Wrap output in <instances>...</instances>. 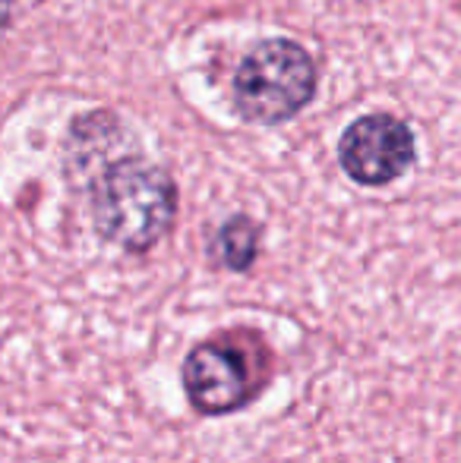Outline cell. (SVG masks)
<instances>
[{"instance_id":"2","label":"cell","mask_w":461,"mask_h":463,"mask_svg":"<svg viewBox=\"0 0 461 463\" xmlns=\"http://www.w3.org/2000/svg\"><path fill=\"white\" fill-rule=\"evenodd\" d=\"M316 63L291 38H269L256 44L234 73V108L259 127L297 117L316 95Z\"/></svg>"},{"instance_id":"5","label":"cell","mask_w":461,"mask_h":463,"mask_svg":"<svg viewBox=\"0 0 461 463\" xmlns=\"http://www.w3.org/2000/svg\"><path fill=\"white\" fill-rule=\"evenodd\" d=\"M209 256L218 269L244 275L256 265L259 256V224L250 214H234L216 231L209 243Z\"/></svg>"},{"instance_id":"1","label":"cell","mask_w":461,"mask_h":463,"mask_svg":"<svg viewBox=\"0 0 461 463\" xmlns=\"http://www.w3.org/2000/svg\"><path fill=\"white\" fill-rule=\"evenodd\" d=\"M178 218V186L171 174L142 158L105 165L92 186V221L101 240L123 252L155 250Z\"/></svg>"},{"instance_id":"6","label":"cell","mask_w":461,"mask_h":463,"mask_svg":"<svg viewBox=\"0 0 461 463\" xmlns=\"http://www.w3.org/2000/svg\"><path fill=\"white\" fill-rule=\"evenodd\" d=\"M10 19H13V0H0V35L10 29Z\"/></svg>"},{"instance_id":"4","label":"cell","mask_w":461,"mask_h":463,"mask_svg":"<svg viewBox=\"0 0 461 463\" xmlns=\"http://www.w3.org/2000/svg\"><path fill=\"white\" fill-rule=\"evenodd\" d=\"M339 165L354 184L389 186L414 165V133L392 114L354 120L339 139Z\"/></svg>"},{"instance_id":"3","label":"cell","mask_w":461,"mask_h":463,"mask_svg":"<svg viewBox=\"0 0 461 463\" xmlns=\"http://www.w3.org/2000/svg\"><path fill=\"white\" fill-rule=\"evenodd\" d=\"M269 354L259 337L240 341L231 331L197 344L180 366V384L190 407L203 416H228L250 407L265 388Z\"/></svg>"}]
</instances>
